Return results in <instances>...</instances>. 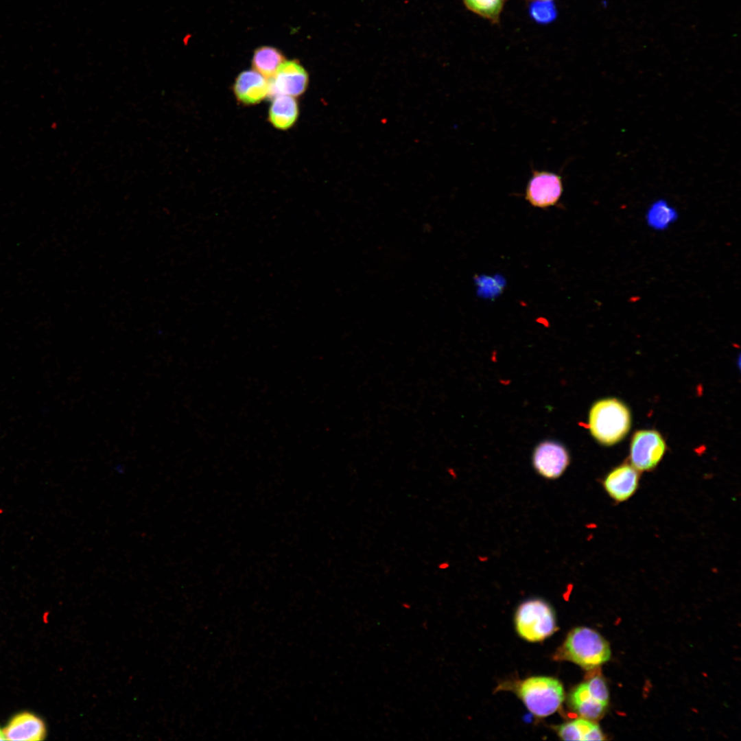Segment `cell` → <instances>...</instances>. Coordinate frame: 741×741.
<instances>
[{
    "mask_svg": "<svg viewBox=\"0 0 741 741\" xmlns=\"http://www.w3.org/2000/svg\"><path fill=\"white\" fill-rule=\"evenodd\" d=\"M608 642L596 631L585 627L572 629L554 654V659L572 661L591 670L610 659Z\"/></svg>",
    "mask_w": 741,
    "mask_h": 741,
    "instance_id": "6da1fadb",
    "label": "cell"
},
{
    "mask_svg": "<svg viewBox=\"0 0 741 741\" xmlns=\"http://www.w3.org/2000/svg\"><path fill=\"white\" fill-rule=\"evenodd\" d=\"M631 424L628 408L615 398L596 401L589 411V429L603 445H613L622 440L629 432Z\"/></svg>",
    "mask_w": 741,
    "mask_h": 741,
    "instance_id": "7a4b0ae2",
    "label": "cell"
},
{
    "mask_svg": "<svg viewBox=\"0 0 741 741\" xmlns=\"http://www.w3.org/2000/svg\"><path fill=\"white\" fill-rule=\"evenodd\" d=\"M516 692L534 715L545 717L556 712L565 698L563 685L556 679L533 677L523 680Z\"/></svg>",
    "mask_w": 741,
    "mask_h": 741,
    "instance_id": "3957f363",
    "label": "cell"
},
{
    "mask_svg": "<svg viewBox=\"0 0 741 741\" xmlns=\"http://www.w3.org/2000/svg\"><path fill=\"white\" fill-rule=\"evenodd\" d=\"M515 615L516 630L528 642H541L556 630L553 610L543 600L525 601L519 605Z\"/></svg>",
    "mask_w": 741,
    "mask_h": 741,
    "instance_id": "277c9868",
    "label": "cell"
},
{
    "mask_svg": "<svg viewBox=\"0 0 741 741\" xmlns=\"http://www.w3.org/2000/svg\"><path fill=\"white\" fill-rule=\"evenodd\" d=\"M666 445L655 430H643L633 435L630 446L631 464L639 471L654 469L662 460Z\"/></svg>",
    "mask_w": 741,
    "mask_h": 741,
    "instance_id": "5b68a950",
    "label": "cell"
},
{
    "mask_svg": "<svg viewBox=\"0 0 741 741\" xmlns=\"http://www.w3.org/2000/svg\"><path fill=\"white\" fill-rule=\"evenodd\" d=\"M563 192L560 174L532 169L525 191L526 200L533 207L545 209L558 202Z\"/></svg>",
    "mask_w": 741,
    "mask_h": 741,
    "instance_id": "8992f818",
    "label": "cell"
},
{
    "mask_svg": "<svg viewBox=\"0 0 741 741\" xmlns=\"http://www.w3.org/2000/svg\"><path fill=\"white\" fill-rule=\"evenodd\" d=\"M533 467L542 477L554 480L559 478L569 464L567 449L561 444L552 440L539 443L532 455Z\"/></svg>",
    "mask_w": 741,
    "mask_h": 741,
    "instance_id": "52a82bcc",
    "label": "cell"
},
{
    "mask_svg": "<svg viewBox=\"0 0 741 741\" xmlns=\"http://www.w3.org/2000/svg\"><path fill=\"white\" fill-rule=\"evenodd\" d=\"M639 472L631 464H620L605 475L602 481L603 488L615 502H625L638 489L640 479Z\"/></svg>",
    "mask_w": 741,
    "mask_h": 741,
    "instance_id": "ba28073f",
    "label": "cell"
},
{
    "mask_svg": "<svg viewBox=\"0 0 741 741\" xmlns=\"http://www.w3.org/2000/svg\"><path fill=\"white\" fill-rule=\"evenodd\" d=\"M272 78L271 89L274 88L279 94L294 97L303 94L309 82L308 73L296 60L284 61Z\"/></svg>",
    "mask_w": 741,
    "mask_h": 741,
    "instance_id": "9c48e42d",
    "label": "cell"
},
{
    "mask_svg": "<svg viewBox=\"0 0 741 741\" xmlns=\"http://www.w3.org/2000/svg\"><path fill=\"white\" fill-rule=\"evenodd\" d=\"M236 99L244 105L260 103L271 93L270 83L255 70L241 72L233 86Z\"/></svg>",
    "mask_w": 741,
    "mask_h": 741,
    "instance_id": "30bf717a",
    "label": "cell"
},
{
    "mask_svg": "<svg viewBox=\"0 0 741 741\" xmlns=\"http://www.w3.org/2000/svg\"><path fill=\"white\" fill-rule=\"evenodd\" d=\"M568 704L582 718L592 721L601 718L608 707L596 696L585 681L572 690Z\"/></svg>",
    "mask_w": 741,
    "mask_h": 741,
    "instance_id": "8fae6325",
    "label": "cell"
},
{
    "mask_svg": "<svg viewBox=\"0 0 741 741\" xmlns=\"http://www.w3.org/2000/svg\"><path fill=\"white\" fill-rule=\"evenodd\" d=\"M4 733L8 740H41L45 735V727L38 717L25 712L15 716L5 729Z\"/></svg>",
    "mask_w": 741,
    "mask_h": 741,
    "instance_id": "7c38bea8",
    "label": "cell"
},
{
    "mask_svg": "<svg viewBox=\"0 0 741 741\" xmlns=\"http://www.w3.org/2000/svg\"><path fill=\"white\" fill-rule=\"evenodd\" d=\"M299 108L297 101L294 97L286 95H277L271 103L268 113L270 124L279 130H287L297 120Z\"/></svg>",
    "mask_w": 741,
    "mask_h": 741,
    "instance_id": "4fadbf2b",
    "label": "cell"
},
{
    "mask_svg": "<svg viewBox=\"0 0 741 741\" xmlns=\"http://www.w3.org/2000/svg\"><path fill=\"white\" fill-rule=\"evenodd\" d=\"M558 736L564 740H603L604 736L593 721L578 718L556 727Z\"/></svg>",
    "mask_w": 741,
    "mask_h": 741,
    "instance_id": "5bb4252c",
    "label": "cell"
},
{
    "mask_svg": "<svg viewBox=\"0 0 741 741\" xmlns=\"http://www.w3.org/2000/svg\"><path fill=\"white\" fill-rule=\"evenodd\" d=\"M285 61L283 54L277 48L263 46L257 49L252 57V67L266 78L272 79Z\"/></svg>",
    "mask_w": 741,
    "mask_h": 741,
    "instance_id": "9a60e30c",
    "label": "cell"
},
{
    "mask_svg": "<svg viewBox=\"0 0 741 741\" xmlns=\"http://www.w3.org/2000/svg\"><path fill=\"white\" fill-rule=\"evenodd\" d=\"M504 1L505 0H463L467 9L493 23L499 21Z\"/></svg>",
    "mask_w": 741,
    "mask_h": 741,
    "instance_id": "2e32d148",
    "label": "cell"
},
{
    "mask_svg": "<svg viewBox=\"0 0 741 741\" xmlns=\"http://www.w3.org/2000/svg\"><path fill=\"white\" fill-rule=\"evenodd\" d=\"M530 18L538 24L547 25L554 21L558 15L555 4L552 1L535 0L528 7Z\"/></svg>",
    "mask_w": 741,
    "mask_h": 741,
    "instance_id": "e0dca14e",
    "label": "cell"
},
{
    "mask_svg": "<svg viewBox=\"0 0 741 741\" xmlns=\"http://www.w3.org/2000/svg\"><path fill=\"white\" fill-rule=\"evenodd\" d=\"M449 566V564L447 562L444 561V562H441V563H438V565H437V567L439 569L443 570V569H446L447 568H448Z\"/></svg>",
    "mask_w": 741,
    "mask_h": 741,
    "instance_id": "ac0fdd59",
    "label": "cell"
},
{
    "mask_svg": "<svg viewBox=\"0 0 741 741\" xmlns=\"http://www.w3.org/2000/svg\"><path fill=\"white\" fill-rule=\"evenodd\" d=\"M6 740V738H5V733H4V731H2V730H1V729H0V740Z\"/></svg>",
    "mask_w": 741,
    "mask_h": 741,
    "instance_id": "d6986e66",
    "label": "cell"
},
{
    "mask_svg": "<svg viewBox=\"0 0 741 741\" xmlns=\"http://www.w3.org/2000/svg\"><path fill=\"white\" fill-rule=\"evenodd\" d=\"M543 1H552V0H543Z\"/></svg>",
    "mask_w": 741,
    "mask_h": 741,
    "instance_id": "ffe728a7",
    "label": "cell"
}]
</instances>
